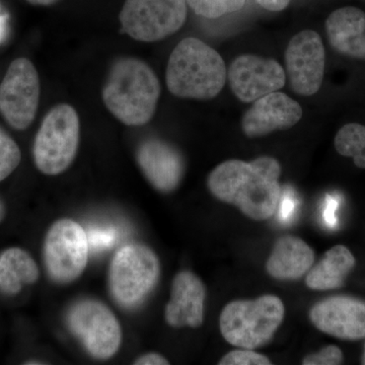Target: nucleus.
I'll list each match as a JSON object with an SVG mask.
<instances>
[{
    "label": "nucleus",
    "instance_id": "obj_28",
    "mask_svg": "<svg viewBox=\"0 0 365 365\" xmlns=\"http://www.w3.org/2000/svg\"><path fill=\"white\" fill-rule=\"evenodd\" d=\"M338 207L337 201L331 197H327L325 211H324V218L327 225L333 227L336 223L335 211Z\"/></svg>",
    "mask_w": 365,
    "mask_h": 365
},
{
    "label": "nucleus",
    "instance_id": "obj_12",
    "mask_svg": "<svg viewBox=\"0 0 365 365\" xmlns=\"http://www.w3.org/2000/svg\"><path fill=\"white\" fill-rule=\"evenodd\" d=\"M227 79L235 97L252 103L285 85L284 69L276 60L256 55H242L230 64Z\"/></svg>",
    "mask_w": 365,
    "mask_h": 365
},
{
    "label": "nucleus",
    "instance_id": "obj_19",
    "mask_svg": "<svg viewBox=\"0 0 365 365\" xmlns=\"http://www.w3.org/2000/svg\"><path fill=\"white\" fill-rule=\"evenodd\" d=\"M356 265L351 251L337 245L324 254L321 260L307 273L306 285L309 289L326 292L344 285L345 279Z\"/></svg>",
    "mask_w": 365,
    "mask_h": 365
},
{
    "label": "nucleus",
    "instance_id": "obj_2",
    "mask_svg": "<svg viewBox=\"0 0 365 365\" xmlns=\"http://www.w3.org/2000/svg\"><path fill=\"white\" fill-rule=\"evenodd\" d=\"M160 96L158 76L145 62L136 58L117 60L103 88L106 107L127 126L148 124Z\"/></svg>",
    "mask_w": 365,
    "mask_h": 365
},
{
    "label": "nucleus",
    "instance_id": "obj_13",
    "mask_svg": "<svg viewBox=\"0 0 365 365\" xmlns=\"http://www.w3.org/2000/svg\"><path fill=\"white\" fill-rule=\"evenodd\" d=\"M312 324L321 332L341 340L365 338V302L347 295L319 300L309 309Z\"/></svg>",
    "mask_w": 365,
    "mask_h": 365
},
{
    "label": "nucleus",
    "instance_id": "obj_4",
    "mask_svg": "<svg viewBox=\"0 0 365 365\" xmlns=\"http://www.w3.org/2000/svg\"><path fill=\"white\" fill-rule=\"evenodd\" d=\"M284 316V304L276 295L234 300L220 314V333L235 347L257 349L270 342Z\"/></svg>",
    "mask_w": 365,
    "mask_h": 365
},
{
    "label": "nucleus",
    "instance_id": "obj_9",
    "mask_svg": "<svg viewBox=\"0 0 365 365\" xmlns=\"http://www.w3.org/2000/svg\"><path fill=\"white\" fill-rule=\"evenodd\" d=\"M187 18L186 0H126L120 21L127 35L155 42L179 31Z\"/></svg>",
    "mask_w": 365,
    "mask_h": 365
},
{
    "label": "nucleus",
    "instance_id": "obj_23",
    "mask_svg": "<svg viewBox=\"0 0 365 365\" xmlns=\"http://www.w3.org/2000/svg\"><path fill=\"white\" fill-rule=\"evenodd\" d=\"M21 153L16 141L0 127V182L20 165Z\"/></svg>",
    "mask_w": 365,
    "mask_h": 365
},
{
    "label": "nucleus",
    "instance_id": "obj_6",
    "mask_svg": "<svg viewBox=\"0 0 365 365\" xmlns=\"http://www.w3.org/2000/svg\"><path fill=\"white\" fill-rule=\"evenodd\" d=\"M79 136L81 125L73 107L60 104L50 110L34 143V162L37 169L48 176L66 172L78 153Z\"/></svg>",
    "mask_w": 365,
    "mask_h": 365
},
{
    "label": "nucleus",
    "instance_id": "obj_27",
    "mask_svg": "<svg viewBox=\"0 0 365 365\" xmlns=\"http://www.w3.org/2000/svg\"><path fill=\"white\" fill-rule=\"evenodd\" d=\"M135 365H168L169 360L163 357L162 354L157 352L145 353L141 355L133 362Z\"/></svg>",
    "mask_w": 365,
    "mask_h": 365
},
{
    "label": "nucleus",
    "instance_id": "obj_15",
    "mask_svg": "<svg viewBox=\"0 0 365 365\" xmlns=\"http://www.w3.org/2000/svg\"><path fill=\"white\" fill-rule=\"evenodd\" d=\"M136 160L144 177L157 191L170 193L181 184L185 162L180 151L160 139H146L139 144Z\"/></svg>",
    "mask_w": 365,
    "mask_h": 365
},
{
    "label": "nucleus",
    "instance_id": "obj_3",
    "mask_svg": "<svg viewBox=\"0 0 365 365\" xmlns=\"http://www.w3.org/2000/svg\"><path fill=\"white\" fill-rule=\"evenodd\" d=\"M227 66L217 51L196 38L182 40L167 67V86L176 97L210 100L222 91Z\"/></svg>",
    "mask_w": 365,
    "mask_h": 365
},
{
    "label": "nucleus",
    "instance_id": "obj_10",
    "mask_svg": "<svg viewBox=\"0 0 365 365\" xmlns=\"http://www.w3.org/2000/svg\"><path fill=\"white\" fill-rule=\"evenodd\" d=\"M40 101L37 69L26 58L14 60L0 85V113L16 130H26L33 123Z\"/></svg>",
    "mask_w": 365,
    "mask_h": 365
},
{
    "label": "nucleus",
    "instance_id": "obj_14",
    "mask_svg": "<svg viewBox=\"0 0 365 365\" xmlns=\"http://www.w3.org/2000/svg\"><path fill=\"white\" fill-rule=\"evenodd\" d=\"M302 109L299 103L280 91H273L258 100L245 113L242 129L249 138L287 130L299 123Z\"/></svg>",
    "mask_w": 365,
    "mask_h": 365
},
{
    "label": "nucleus",
    "instance_id": "obj_1",
    "mask_svg": "<svg viewBox=\"0 0 365 365\" xmlns=\"http://www.w3.org/2000/svg\"><path fill=\"white\" fill-rule=\"evenodd\" d=\"M281 165L276 158L261 157L244 162L230 160L209 174V191L255 222L272 217L281 200Z\"/></svg>",
    "mask_w": 365,
    "mask_h": 365
},
{
    "label": "nucleus",
    "instance_id": "obj_7",
    "mask_svg": "<svg viewBox=\"0 0 365 365\" xmlns=\"http://www.w3.org/2000/svg\"><path fill=\"white\" fill-rule=\"evenodd\" d=\"M66 325L93 359H111L121 347V325L110 307L100 300L74 302L67 311Z\"/></svg>",
    "mask_w": 365,
    "mask_h": 365
},
{
    "label": "nucleus",
    "instance_id": "obj_21",
    "mask_svg": "<svg viewBox=\"0 0 365 365\" xmlns=\"http://www.w3.org/2000/svg\"><path fill=\"white\" fill-rule=\"evenodd\" d=\"M336 150L345 158H353L357 168L365 170V126L361 124H346L336 134Z\"/></svg>",
    "mask_w": 365,
    "mask_h": 365
},
{
    "label": "nucleus",
    "instance_id": "obj_29",
    "mask_svg": "<svg viewBox=\"0 0 365 365\" xmlns=\"http://www.w3.org/2000/svg\"><path fill=\"white\" fill-rule=\"evenodd\" d=\"M264 9L270 11H281L287 9L290 0H256Z\"/></svg>",
    "mask_w": 365,
    "mask_h": 365
},
{
    "label": "nucleus",
    "instance_id": "obj_30",
    "mask_svg": "<svg viewBox=\"0 0 365 365\" xmlns=\"http://www.w3.org/2000/svg\"><path fill=\"white\" fill-rule=\"evenodd\" d=\"M279 206L280 217L282 218L283 220L290 217L295 207L294 200L290 198H285L284 200L282 201L280 200ZM279 206H278V207H279Z\"/></svg>",
    "mask_w": 365,
    "mask_h": 365
},
{
    "label": "nucleus",
    "instance_id": "obj_11",
    "mask_svg": "<svg viewBox=\"0 0 365 365\" xmlns=\"http://www.w3.org/2000/svg\"><path fill=\"white\" fill-rule=\"evenodd\" d=\"M285 62L295 93L304 97L318 93L326 64L325 48L318 33L306 30L295 35L287 46Z\"/></svg>",
    "mask_w": 365,
    "mask_h": 365
},
{
    "label": "nucleus",
    "instance_id": "obj_16",
    "mask_svg": "<svg viewBox=\"0 0 365 365\" xmlns=\"http://www.w3.org/2000/svg\"><path fill=\"white\" fill-rule=\"evenodd\" d=\"M206 288L203 281L191 271L175 276L170 299L165 306V319L175 329L199 328L203 325Z\"/></svg>",
    "mask_w": 365,
    "mask_h": 365
},
{
    "label": "nucleus",
    "instance_id": "obj_20",
    "mask_svg": "<svg viewBox=\"0 0 365 365\" xmlns=\"http://www.w3.org/2000/svg\"><path fill=\"white\" fill-rule=\"evenodd\" d=\"M40 277L39 267L32 256L21 248H9L0 254V292L16 295L25 285Z\"/></svg>",
    "mask_w": 365,
    "mask_h": 365
},
{
    "label": "nucleus",
    "instance_id": "obj_22",
    "mask_svg": "<svg viewBox=\"0 0 365 365\" xmlns=\"http://www.w3.org/2000/svg\"><path fill=\"white\" fill-rule=\"evenodd\" d=\"M186 2L198 16L216 19L240 11L246 0H186Z\"/></svg>",
    "mask_w": 365,
    "mask_h": 365
},
{
    "label": "nucleus",
    "instance_id": "obj_33",
    "mask_svg": "<svg viewBox=\"0 0 365 365\" xmlns=\"http://www.w3.org/2000/svg\"><path fill=\"white\" fill-rule=\"evenodd\" d=\"M26 364H45V362L36 361V360H34V361L26 362Z\"/></svg>",
    "mask_w": 365,
    "mask_h": 365
},
{
    "label": "nucleus",
    "instance_id": "obj_5",
    "mask_svg": "<svg viewBox=\"0 0 365 365\" xmlns=\"http://www.w3.org/2000/svg\"><path fill=\"white\" fill-rule=\"evenodd\" d=\"M160 277L157 254L146 245L131 242L113 257L108 277L110 294L123 309H136L150 297Z\"/></svg>",
    "mask_w": 365,
    "mask_h": 365
},
{
    "label": "nucleus",
    "instance_id": "obj_31",
    "mask_svg": "<svg viewBox=\"0 0 365 365\" xmlns=\"http://www.w3.org/2000/svg\"><path fill=\"white\" fill-rule=\"evenodd\" d=\"M26 1L33 6H49L57 4L60 0H26Z\"/></svg>",
    "mask_w": 365,
    "mask_h": 365
},
{
    "label": "nucleus",
    "instance_id": "obj_17",
    "mask_svg": "<svg viewBox=\"0 0 365 365\" xmlns=\"http://www.w3.org/2000/svg\"><path fill=\"white\" fill-rule=\"evenodd\" d=\"M333 49L350 58L365 60V13L347 6L333 11L326 21Z\"/></svg>",
    "mask_w": 365,
    "mask_h": 365
},
{
    "label": "nucleus",
    "instance_id": "obj_32",
    "mask_svg": "<svg viewBox=\"0 0 365 365\" xmlns=\"http://www.w3.org/2000/svg\"><path fill=\"white\" fill-rule=\"evenodd\" d=\"M4 216H6V208H4V203L0 200V222L4 220Z\"/></svg>",
    "mask_w": 365,
    "mask_h": 365
},
{
    "label": "nucleus",
    "instance_id": "obj_26",
    "mask_svg": "<svg viewBox=\"0 0 365 365\" xmlns=\"http://www.w3.org/2000/svg\"><path fill=\"white\" fill-rule=\"evenodd\" d=\"M88 244H91L93 248L103 249L106 247H110L114 242V232H91V237L88 235Z\"/></svg>",
    "mask_w": 365,
    "mask_h": 365
},
{
    "label": "nucleus",
    "instance_id": "obj_8",
    "mask_svg": "<svg viewBox=\"0 0 365 365\" xmlns=\"http://www.w3.org/2000/svg\"><path fill=\"white\" fill-rule=\"evenodd\" d=\"M88 234L71 218L56 220L46 234L44 262L48 275L58 284H69L85 272L88 261Z\"/></svg>",
    "mask_w": 365,
    "mask_h": 365
},
{
    "label": "nucleus",
    "instance_id": "obj_25",
    "mask_svg": "<svg viewBox=\"0 0 365 365\" xmlns=\"http://www.w3.org/2000/svg\"><path fill=\"white\" fill-rule=\"evenodd\" d=\"M344 356L342 350L335 345L322 348L318 352L307 355L302 360L304 365H339L343 364Z\"/></svg>",
    "mask_w": 365,
    "mask_h": 365
},
{
    "label": "nucleus",
    "instance_id": "obj_24",
    "mask_svg": "<svg viewBox=\"0 0 365 365\" xmlns=\"http://www.w3.org/2000/svg\"><path fill=\"white\" fill-rule=\"evenodd\" d=\"M220 365H271L272 362L265 355L254 351L253 349L232 350L227 353L222 359L218 361Z\"/></svg>",
    "mask_w": 365,
    "mask_h": 365
},
{
    "label": "nucleus",
    "instance_id": "obj_18",
    "mask_svg": "<svg viewBox=\"0 0 365 365\" xmlns=\"http://www.w3.org/2000/svg\"><path fill=\"white\" fill-rule=\"evenodd\" d=\"M314 263V250L304 240L284 235L274 245L266 271L276 280H299L309 272Z\"/></svg>",
    "mask_w": 365,
    "mask_h": 365
},
{
    "label": "nucleus",
    "instance_id": "obj_34",
    "mask_svg": "<svg viewBox=\"0 0 365 365\" xmlns=\"http://www.w3.org/2000/svg\"><path fill=\"white\" fill-rule=\"evenodd\" d=\"M361 364L365 365V344H364V353H362Z\"/></svg>",
    "mask_w": 365,
    "mask_h": 365
}]
</instances>
